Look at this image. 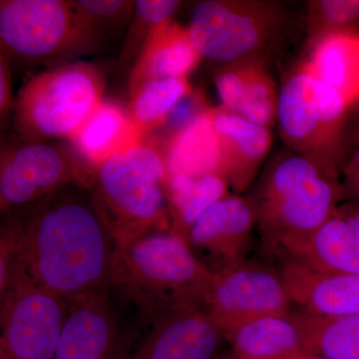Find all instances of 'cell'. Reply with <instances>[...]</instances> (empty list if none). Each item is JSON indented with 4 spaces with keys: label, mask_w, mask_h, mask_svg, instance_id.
<instances>
[{
    "label": "cell",
    "mask_w": 359,
    "mask_h": 359,
    "mask_svg": "<svg viewBox=\"0 0 359 359\" xmlns=\"http://www.w3.org/2000/svg\"><path fill=\"white\" fill-rule=\"evenodd\" d=\"M278 92L264 63H241L235 114L271 129L276 123Z\"/></svg>",
    "instance_id": "obj_26"
},
{
    "label": "cell",
    "mask_w": 359,
    "mask_h": 359,
    "mask_svg": "<svg viewBox=\"0 0 359 359\" xmlns=\"http://www.w3.org/2000/svg\"><path fill=\"white\" fill-rule=\"evenodd\" d=\"M0 50L11 68H50L96 51L70 0H0Z\"/></svg>",
    "instance_id": "obj_7"
},
{
    "label": "cell",
    "mask_w": 359,
    "mask_h": 359,
    "mask_svg": "<svg viewBox=\"0 0 359 359\" xmlns=\"http://www.w3.org/2000/svg\"><path fill=\"white\" fill-rule=\"evenodd\" d=\"M14 103L11 66L0 50V135L6 133L13 121Z\"/></svg>",
    "instance_id": "obj_32"
},
{
    "label": "cell",
    "mask_w": 359,
    "mask_h": 359,
    "mask_svg": "<svg viewBox=\"0 0 359 359\" xmlns=\"http://www.w3.org/2000/svg\"><path fill=\"white\" fill-rule=\"evenodd\" d=\"M359 25V0L309 1L306 30L309 48L330 35L355 32Z\"/></svg>",
    "instance_id": "obj_28"
},
{
    "label": "cell",
    "mask_w": 359,
    "mask_h": 359,
    "mask_svg": "<svg viewBox=\"0 0 359 359\" xmlns=\"http://www.w3.org/2000/svg\"><path fill=\"white\" fill-rule=\"evenodd\" d=\"M211 111L212 108L165 142L162 154L167 177L221 175L218 140L212 126Z\"/></svg>",
    "instance_id": "obj_22"
},
{
    "label": "cell",
    "mask_w": 359,
    "mask_h": 359,
    "mask_svg": "<svg viewBox=\"0 0 359 359\" xmlns=\"http://www.w3.org/2000/svg\"><path fill=\"white\" fill-rule=\"evenodd\" d=\"M211 114L218 140L219 173L233 195L241 196L263 169L273 143L271 129L221 107L212 108Z\"/></svg>",
    "instance_id": "obj_13"
},
{
    "label": "cell",
    "mask_w": 359,
    "mask_h": 359,
    "mask_svg": "<svg viewBox=\"0 0 359 359\" xmlns=\"http://www.w3.org/2000/svg\"><path fill=\"white\" fill-rule=\"evenodd\" d=\"M117 340V316L109 292H93L69 302L52 359H111Z\"/></svg>",
    "instance_id": "obj_15"
},
{
    "label": "cell",
    "mask_w": 359,
    "mask_h": 359,
    "mask_svg": "<svg viewBox=\"0 0 359 359\" xmlns=\"http://www.w3.org/2000/svg\"><path fill=\"white\" fill-rule=\"evenodd\" d=\"M351 107L302 62L278 92L276 123L283 143L292 152L337 170L340 136Z\"/></svg>",
    "instance_id": "obj_8"
},
{
    "label": "cell",
    "mask_w": 359,
    "mask_h": 359,
    "mask_svg": "<svg viewBox=\"0 0 359 359\" xmlns=\"http://www.w3.org/2000/svg\"><path fill=\"white\" fill-rule=\"evenodd\" d=\"M299 359H330L320 358V356H313V355H304V354H302L301 358Z\"/></svg>",
    "instance_id": "obj_34"
},
{
    "label": "cell",
    "mask_w": 359,
    "mask_h": 359,
    "mask_svg": "<svg viewBox=\"0 0 359 359\" xmlns=\"http://www.w3.org/2000/svg\"><path fill=\"white\" fill-rule=\"evenodd\" d=\"M106 75L88 61H71L30 77L15 96L13 132L27 141H68L102 102Z\"/></svg>",
    "instance_id": "obj_5"
},
{
    "label": "cell",
    "mask_w": 359,
    "mask_h": 359,
    "mask_svg": "<svg viewBox=\"0 0 359 359\" xmlns=\"http://www.w3.org/2000/svg\"><path fill=\"white\" fill-rule=\"evenodd\" d=\"M292 306L280 271L245 259L212 276L202 311L224 335L261 316L290 313Z\"/></svg>",
    "instance_id": "obj_11"
},
{
    "label": "cell",
    "mask_w": 359,
    "mask_h": 359,
    "mask_svg": "<svg viewBox=\"0 0 359 359\" xmlns=\"http://www.w3.org/2000/svg\"><path fill=\"white\" fill-rule=\"evenodd\" d=\"M191 90L187 78L151 80L130 92L129 114L145 135L160 128L180 99Z\"/></svg>",
    "instance_id": "obj_25"
},
{
    "label": "cell",
    "mask_w": 359,
    "mask_h": 359,
    "mask_svg": "<svg viewBox=\"0 0 359 359\" xmlns=\"http://www.w3.org/2000/svg\"><path fill=\"white\" fill-rule=\"evenodd\" d=\"M224 337L237 359H297L302 354V330L294 313L255 318Z\"/></svg>",
    "instance_id": "obj_20"
},
{
    "label": "cell",
    "mask_w": 359,
    "mask_h": 359,
    "mask_svg": "<svg viewBox=\"0 0 359 359\" xmlns=\"http://www.w3.org/2000/svg\"><path fill=\"white\" fill-rule=\"evenodd\" d=\"M201 60L187 27L174 20L158 26L135 61L130 75V92L151 80L187 78Z\"/></svg>",
    "instance_id": "obj_19"
},
{
    "label": "cell",
    "mask_w": 359,
    "mask_h": 359,
    "mask_svg": "<svg viewBox=\"0 0 359 359\" xmlns=\"http://www.w3.org/2000/svg\"><path fill=\"white\" fill-rule=\"evenodd\" d=\"M0 241L33 283L67 302L109 290L116 241L88 187L4 215Z\"/></svg>",
    "instance_id": "obj_1"
},
{
    "label": "cell",
    "mask_w": 359,
    "mask_h": 359,
    "mask_svg": "<svg viewBox=\"0 0 359 359\" xmlns=\"http://www.w3.org/2000/svg\"><path fill=\"white\" fill-rule=\"evenodd\" d=\"M13 264L11 257L7 255L6 249L0 241V302L11 285L13 278Z\"/></svg>",
    "instance_id": "obj_33"
},
{
    "label": "cell",
    "mask_w": 359,
    "mask_h": 359,
    "mask_svg": "<svg viewBox=\"0 0 359 359\" xmlns=\"http://www.w3.org/2000/svg\"><path fill=\"white\" fill-rule=\"evenodd\" d=\"M78 21L94 48L112 41L131 22L135 1L131 0H75Z\"/></svg>",
    "instance_id": "obj_27"
},
{
    "label": "cell",
    "mask_w": 359,
    "mask_h": 359,
    "mask_svg": "<svg viewBox=\"0 0 359 359\" xmlns=\"http://www.w3.org/2000/svg\"><path fill=\"white\" fill-rule=\"evenodd\" d=\"M250 188L257 226L276 257L306 242L342 196L334 168L289 149L266 163Z\"/></svg>",
    "instance_id": "obj_3"
},
{
    "label": "cell",
    "mask_w": 359,
    "mask_h": 359,
    "mask_svg": "<svg viewBox=\"0 0 359 359\" xmlns=\"http://www.w3.org/2000/svg\"><path fill=\"white\" fill-rule=\"evenodd\" d=\"M0 359H7L6 353H4V349H2L1 344H0Z\"/></svg>",
    "instance_id": "obj_35"
},
{
    "label": "cell",
    "mask_w": 359,
    "mask_h": 359,
    "mask_svg": "<svg viewBox=\"0 0 359 359\" xmlns=\"http://www.w3.org/2000/svg\"><path fill=\"white\" fill-rule=\"evenodd\" d=\"M0 135V212L9 214L34 204L65 187H88L94 173L69 143L27 141Z\"/></svg>",
    "instance_id": "obj_9"
},
{
    "label": "cell",
    "mask_w": 359,
    "mask_h": 359,
    "mask_svg": "<svg viewBox=\"0 0 359 359\" xmlns=\"http://www.w3.org/2000/svg\"><path fill=\"white\" fill-rule=\"evenodd\" d=\"M358 102H359V101H358Z\"/></svg>",
    "instance_id": "obj_36"
},
{
    "label": "cell",
    "mask_w": 359,
    "mask_h": 359,
    "mask_svg": "<svg viewBox=\"0 0 359 359\" xmlns=\"http://www.w3.org/2000/svg\"><path fill=\"white\" fill-rule=\"evenodd\" d=\"M255 226L256 214L249 199L233 194L205 210L184 240L198 261L216 275L247 259Z\"/></svg>",
    "instance_id": "obj_12"
},
{
    "label": "cell",
    "mask_w": 359,
    "mask_h": 359,
    "mask_svg": "<svg viewBox=\"0 0 359 359\" xmlns=\"http://www.w3.org/2000/svg\"><path fill=\"white\" fill-rule=\"evenodd\" d=\"M354 129L344 123L337 156V170L342 195L359 204V123Z\"/></svg>",
    "instance_id": "obj_30"
},
{
    "label": "cell",
    "mask_w": 359,
    "mask_h": 359,
    "mask_svg": "<svg viewBox=\"0 0 359 359\" xmlns=\"http://www.w3.org/2000/svg\"><path fill=\"white\" fill-rule=\"evenodd\" d=\"M203 92L191 90L188 94L182 97L178 103L174 106L171 112L168 114L166 120L160 127L165 142L169 140L174 135L179 133L185 129L189 125L192 124L197 118L211 109Z\"/></svg>",
    "instance_id": "obj_31"
},
{
    "label": "cell",
    "mask_w": 359,
    "mask_h": 359,
    "mask_svg": "<svg viewBox=\"0 0 359 359\" xmlns=\"http://www.w3.org/2000/svg\"><path fill=\"white\" fill-rule=\"evenodd\" d=\"M183 2L178 0H137L130 32L123 50L125 60L138 57L150 33L158 26L173 20Z\"/></svg>",
    "instance_id": "obj_29"
},
{
    "label": "cell",
    "mask_w": 359,
    "mask_h": 359,
    "mask_svg": "<svg viewBox=\"0 0 359 359\" xmlns=\"http://www.w3.org/2000/svg\"><path fill=\"white\" fill-rule=\"evenodd\" d=\"M280 273L299 313L334 318L359 313V275L323 271L280 261Z\"/></svg>",
    "instance_id": "obj_14"
},
{
    "label": "cell",
    "mask_w": 359,
    "mask_h": 359,
    "mask_svg": "<svg viewBox=\"0 0 359 359\" xmlns=\"http://www.w3.org/2000/svg\"><path fill=\"white\" fill-rule=\"evenodd\" d=\"M273 1L204 0L194 7L189 36L202 59L222 65L264 63L285 25Z\"/></svg>",
    "instance_id": "obj_6"
},
{
    "label": "cell",
    "mask_w": 359,
    "mask_h": 359,
    "mask_svg": "<svg viewBox=\"0 0 359 359\" xmlns=\"http://www.w3.org/2000/svg\"><path fill=\"white\" fill-rule=\"evenodd\" d=\"M89 189L116 243L172 228L164 158L150 143L106 160Z\"/></svg>",
    "instance_id": "obj_4"
},
{
    "label": "cell",
    "mask_w": 359,
    "mask_h": 359,
    "mask_svg": "<svg viewBox=\"0 0 359 359\" xmlns=\"http://www.w3.org/2000/svg\"><path fill=\"white\" fill-rule=\"evenodd\" d=\"M145 323L147 334L128 359H212L224 337L203 311Z\"/></svg>",
    "instance_id": "obj_17"
},
{
    "label": "cell",
    "mask_w": 359,
    "mask_h": 359,
    "mask_svg": "<svg viewBox=\"0 0 359 359\" xmlns=\"http://www.w3.org/2000/svg\"><path fill=\"white\" fill-rule=\"evenodd\" d=\"M212 273L173 229L116 243L110 287L133 302L144 321L202 311Z\"/></svg>",
    "instance_id": "obj_2"
},
{
    "label": "cell",
    "mask_w": 359,
    "mask_h": 359,
    "mask_svg": "<svg viewBox=\"0 0 359 359\" xmlns=\"http://www.w3.org/2000/svg\"><path fill=\"white\" fill-rule=\"evenodd\" d=\"M323 271L359 275V204L337 205L302 244L276 257Z\"/></svg>",
    "instance_id": "obj_16"
},
{
    "label": "cell",
    "mask_w": 359,
    "mask_h": 359,
    "mask_svg": "<svg viewBox=\"0 0 359 359\" xmlns=\"http://www.w3.org/2000/svg\"><path fill=\"white\" fill-rule=\"evenodd\" d=\"M229 194L222 175H174L167 177V197L172 229L184 238L187 230L212 205Z\"/></svg>",
    "instance_id": "obj_23"
},
{
    "label": "cell",
    "mask_w": 359,
    "mask_h": 359,
    "mask_svg": "<svg viewBox=\"0 0 359 359\" xmlns=\"http://www.w3.org/2000/svg\"><path fill=\"white\" fill-rule=\"evenodd\" d=\"M304 65L316 79L337 90L349 106L359 101V32L330 35L311 48Z\"/></svg>",
    "instance_id": "obj_21"
},
{
    "label": "cell",
    "mask_w": 359,
    "mask_h": 359,
    "mask_svg": "<svg viewBox=\"0 0 359 359\" xmlns=\"http://www.w3.org/2000/svg\"><path fill=\"white\" fill-rule=\"evenodd\" d=\"M302 334V354L330 359H359V313L313 318L294 313Z\"/></svg>",
    "instance_id": "obj_24"
},
{
    "label": "cell",
    "mask_w": 359,
    "mask_h": 359,
    "mask_svg": "<svg viewBox=\"0 0 359 359\" xmlns=\"http://www.w3.org/2000/svg\"><path fill=\"white\" fill-rule=\"evenodd\" d=\"M13 264L11 285L0 302V344L7 359H52L69 302L39 287Z\"/></svg>",
    "instance_id": "obj_10"
},
{
    "label": "cell",
    "mask_w": 359,
    "mask_h": 359,
    "mask_svg": "<svg viewBox=\"0 0 359 359\" xmlns=\"http://www.w3.org/2000/svg\"><path fill=\"white\" fill-rule=\"evenodd\" d=\"M144 136L128 110L103 99L67 142L79 159L95 173L97 168L112 156L143 143Z\"/></svg>",
    "instance_id": "obj_18"
}]
</instances>
